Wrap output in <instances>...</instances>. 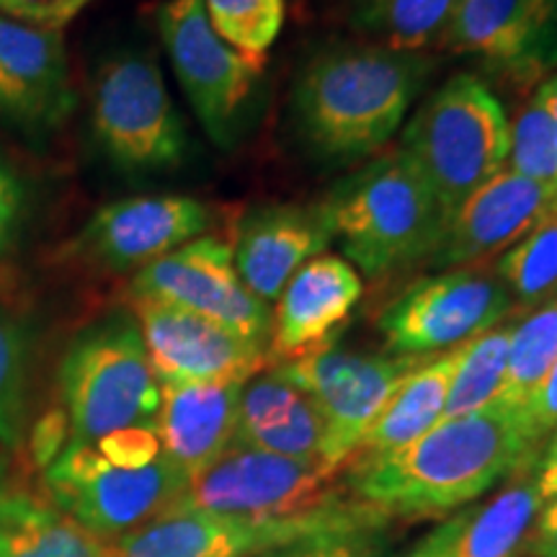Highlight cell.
<instances>
[{"label":"cell","instance_id":"12","mask_svg":"<svg viewBox=\"0 0 557 557\" xmlns=\"http://www.w3.org/2000/svg\"><path fill=\"white\" fill-rule=\"evenodd\" d=\"M338 470L233 444L194 475L181 504L209 513L248 519L299 517L338 504Z\"/></svg>","mask_w":557,"mask_h":557},{"label":"cell","instance_id":"14","mask_svg":"<svg viewBox=\"0 0 557 557\" xmlns=\"http://www.w3.org/2000/svg\"><path fill=\"white\" fill-rule=\"evenodd\" d=\"M214 214L184 194L111 201L67 243L65 253L109 274H127L201 238Z\"/></svg>","mask_w":557,"mask_h":557},{"label":"cell","instance_id":"39","mask_svg":"<svg viewBox=\"0 0 557 557\" xmlns=\"http://www.w3.org/2000/svg\"><path fill=\"white\" fill-rule=\"evenodd\" d=\"M462 517L465 513H457V517L444 521V524L434 529V532H431L429 537L423 540L408 557H451V545H455Z\"/></svg>","mask_w":557,"mask_h":557},{"label":"cell","instance_id":"19","mask_svg":"<svg viewBox=\"0 0 557 557\" xmlns=\"http://www.w3.org/2000/svg\"><path fill=\"white\" fill-rule=\"evenodd\" d=\"M333 233L323 201L250 209L235 230L233 261L240 282L261 302H276L305 263L331 246Z\"/></svg>","mask_w":557,"mask_h":557},{"label":"cell","instance_id":"28","mask_svg":"<svg viewBox=\"0 0 557 557\" xmlns=\"http://www.w3.org/2000/svg\"><path fill=\"white\" fill-rule=\"evenodd\" d=\"M496 276L513 302L537 305L557 297V209L500 253Z\"/></svg>","mask_w":557,"mask_h":557},{"label":"cell","instance_id":"32","mask_svg":"<svg viewBox=\"0 0 557 557\" xmlns=\"http://www.w3.org/2000/svg\"><path fill=\"white\" fill-rule=\"evenodd\" d=\"M256 557H387V547L380 537V529H364V532H341L299 540L292 545L267 549Z\"/></svg>","mask_w":557,"mask_h":557},{"label":"cell","instance_id":"20","mask_svg":"<svg viewBox=\"0 0 557 557\" xmlns=\"http://www.w3.org/2000/svg\"><path fill=\"white\" fill-rule=\"evenodd\" d=\"M364 292L361 276L346 259L320 253L305 263L276 297L269 351L276 359H297L329 344Z\"/></svg>","mask_w":557,"mask_h":557},{"label":"cell","instance_id":"4","mask_svg":"<svg viewBox=\"0 0 557 557\" xmlns=\"http://www.w3.org/2000/svg\"><path fill=\"white\" fill-rule=\"evenodd\" d=\"M511 122L475 75L459 73L418 107L403 127L400 152L434 191L444 214L506 169Z\"/></svg>","mask_w":557,"mask_h":557},{"label":"cell","instance_id":"23","mask_svg":"<svg viewBox=\"0 0 557 557\" xmlns=\"http://www.w3.org/2000/svg\"><path fill=\"white\" fill-rule=\"evenodd\" d=\"M0 557H111L109 542L26 493H9L0 511Z\"/></svg>","mask_w":557,"mask_h":557},{"label":"cell","instance_id":"26","mask_svg":"<svg viewBox=\"0 0 557 557\" xmlns=\"http://www.w3.org/2000/svg\"><path fill=\"white\" fill-rule=\"evenodd\" d=\"M557 361V297L513 325L506 377L493 406L519 413Z\"/></svg>","mask_w":557,"mask_h":557},{"label":"cell","instance_id":"17","mask_svg":"<svg viewBox=\"0 0 557 557\" xmlns=\"http://www.w3.org/2000/svg\"><path fill=\"white\" fill-rule=\"evenodd\" d=\"M555 209L557 191L504 169L449 214L426 263L447 271L506 253Z\"/></svg>","mask_w":557,"mask_h":557},{"label":"cell","instance_id":"18","mask_svg":"<svg viewBox=\"0 0 557 557\" xmlns=\"http://www.w3.org/2000/svg\"><path fill=\"white\" fill-rule=\"evenodd\" d=\"M75 109L62 32L0 13V116L24 132H50Z\"/></svg>","mask_w":557,"mask_h":557},{"label":"cell","instance_id":"31","mask_svg":"<svg viewBox=\"0 0 557 557\" xmlns=\"http://www.w3.org/2000/svg\"><path fill=\"white\" fill-rule=\"evenodd\" d=\"M29 336L18 318L0 310V444L16 447L24 416Z\"/></svg>","mask_w":557,"mask_h":557},{"label":"cell","instance_id":"27","mask_svg":"<svg viewBox=\"0 0 557 557\" xmlns=\"http://www.w3.org/2000/svg\"><path fill=\"white\" fill-rule=\"evenodd\" d=\"M511 331L513 325H496V329L480 333L478 338L459 346V359L449 382L442 421L478 413V410L496 403L506 377Z\"/></svg>","mask_w":557,"mask_h":557},{"label":"cell","instance_id":"42","mask_svg":"<svg viewBox=\"0 0 557 557\" xmlns=\"http://www.w3.org/2000/svg\"><path fill=\"white\" fill-rule=\"evenodd\" d=\"M9 487H5V483L3 480H0V511H3V504H5V498H9Z\"/></svg>","mask_w":557,"mask_h":557},{"label":"cell","instance_id":"24","mask_svg":"<svg viewBox=\"0 0 557 557\" xmlns=\"http://www.w3.org/2000/svg\"><path fill=\"white\" fill-rule=\"evenodd\" d=\"M542 504L534 478H527L480 511H465L451 557H519Z\"/></svg>","mask_w":557,"mask_h":557},{"label":"cell","instance_id":"13","mask_svg":"<svg viewBox=\"0 0 557 557\" xmlns=\"http://www.w3.org/2000/svg\"><path fill=\"white\" fill-rule=\"evenodd\" d=\"M129 295L197 312L243 338L267 348L271 344L274 315L269 305L248 292L235 269L233 246L214 235H201L139 269Z\"/></svg>","mask_w":557,"mask_h":557},{"label":"cell","instance_id":"2","mask_svg":"<svg viewBox=\"0 0 557 557\" xmlns=\"http://www.w3.org/2000/svg\"><path fill=\"white\" fill-rule=\"evenodd\" d=\"M434 62L382 45H338L318 52L292 88V124L312 158L348 165L398 135Z\"/></svg>","mask_w":557,"mask_h":557},{"label":"cell","instance_id":"16","mask_svg":"<svg viewBox=\"0 0 557 557\" xmlns=\"http://www.w3.org/2000/svg\"><path fill=\"white\" fill-rule=\"evenodd\" d=\"M442 41L527 86L557 67V0H459Z\"/></svg>","mask_w":557,"mask_h":557},{"label":"cell","instance_id":"7","mask_svg":"<svg viewBox=\"0 0 557 557\" xmlns=\"http://www.w3.org/2000/svg\"><path fill=\"white\" fill-rule=\"evenodd\" d=\"M94 135L114 165L129 173L178 169L189 135L152 52H120L94 83Z\"/></svg>","mask_w":557,"mask_h":557},{"label":"cell","instance_id":"34","mask_svg":"<svg viewBox=\"0 0 557 557\" xmlns=\"http://www.w3.org/2000/svg\"><path fill=\"white\" fill-rule=\"evenodd\" d=\"M116 468H145L163 455L156 429H124L94 444Z\"/></svg>","mask_w":557,"mask_h":557},{"label":"cell","instance_id":"10","mask_svg":"<svg viewBox=\"0 0 557 557\" xmlns=\"http://www.w3.org/2000/svg\"><path fill=\"white\" fill-rule=\"evenodd\" d=\"M416 364L421 361L395 354L377 357L344 351L329 341L276 369L315 406L323 421L320 457L329 468L341 470L359 449L389 395Z\"/></svg>","mask_w":557,"mask_h":557},{"label":"cell","instance_id":"37","mask_svg":"<svg viewBox=\"0 0 557 557\" xmlns=\"http://www.w3.org/2000/svg\"><path fill=\"white\" fill-rule=\"evenodd\" d=\"M524 549L534 557H557V498L542 504L534 519Z\"/></svg>","mask_w":557,"mask_h":557},{"label":"cell","instance_id":"33","mask_svg":"<svg viewBox=\"0 0 557 557\" xmlns=\"http://www.w3.org/2000/svg\"><path fill=\"white\" fill-rule=\"evenodd\" d=\"M517 418L527 444L537 455L540 444L547 436H553V431L557 429V361L545 374V380L540 382V387L534 389L532 398L527 400V406L519 410Z\"/></svg>","mask_w":557,"mask_h":557},{"label":"cell","instance_id":"9","mask_svg":"<svg viewBox=\"0 0 557 557\" xmlns=\"http://www.w3.org/2000/svg\"><path fill=\"white\" fill-rule=\"evenodd\" d=\"M158 29L173 73L207 137L220 148H233L267 58H248L230 47L209 24L205 0L163 3Z\"/></svg>","mask_w":557,"mask_h":557},{"label":"cell","instance_id":"8","mask_svg":"<svg viewBox=\"0 0 557 557\" xmlns=\"http://www.w3.org/2000/svg\"><path fill=\"white\" fill-rule=\"evenodd\" d=\"M45 483L52 506L114 542L181 500L189 478L165 455L145 468H116L94 444H67Z\"/></svg>","mask_w":557,"mask_h":557},{"label":"cell","instance_id":"11","mask_svg":"<svg viewBox=\"0 0 557 557\" xmlns=\"http://www.w3.org/2000/svg\"><path fill=\"white\" fill-rule=\"evenodd\" d=\"M511 310L513 299L498 276L447 269L410 284L387 305L377 325L389 354L421 359L496 329Z\"/></svg>","mask_w":557,"mask_h":557},{"label":"cell","instance_id":"1","mask_svg":"<svg viewBox=\"0 0 557 557\" xmlns=\"http://www.w3.org/2000/svg\"><path fill=\"white\" fill-rule=\"evenodd\" d=\"M537 465L519 418L500 406L438 421L406 447L354 459L348 485L387 517L447 513L491 491L519 468Z\"/></svg>","mask_w":557,"mask_h":557},{"label":"cell","instance_id":"21","mask_svg":"<svg viewBox=\"0 0 557 557\" xmlns=\"http://www.w3.org/2000/svg\"><path fill=\"white\" fill-rule=\"evenodd\" d=\"M246 382L230 377L160 387V449L189 480L233 447Z\"/></svg>","mask_w":557,"mask_h":557},{"label":"cell","instance_id":"38","mask_svg":"<svg viewBox=\"0 0 557 557\" xmlns=\"http://www.w3.org/2000/svg\"><path fill=\"white\" fill-rule=\"evenodd\" d=\"M21 209V186L13 173L0 163V253L9 246Z\"/></svg>","mask_w":557,"mask_h":557},{"label":"cell","instance_id":"6","mask_svg":"<svg viewBox=\"0 0 557 557\" xmlns=\"http://www.w3.org/2000/svg\"><path fill=\"white\" fill-rule=\"evenodd\" d=\"M387 513L361 500H338L299 517L248 519L209 513L176 500L148 524L109 542L111 557H256L323 534L380 529Z\"/></svg>","mask_w":557,"mask_h":557},{"label":"cell","instance_id":"15","mask_svg":"<svg viewBox=\"0 0 557 557\" xmlns=\"http://www.w3.org/2000/svg\"><path fill=\"white\" fill-rule=\"evenodd\" d=\"M132 308L160 387L230 377L250 380L269 359L267 346L197 312L143 297H132Z\"/></svg>","mask_w":557,"mask_h":557},{"label":"cell","instance_id":"22","mask_svg":"<svg viewBox=\"0 0 557 557\" xmlns=\"http://www.w3.org/2000/svg\"><path fill=\"white\" fill-rule=\"evenodd\" d=\"M465 346V344H462ZM459 359V346L451 351L436 354L434 359L416 364L395 393L389 395L385 408L374 418V423L361 438L359 449L351 459L380 457L416 442L442 421L447 406L449 382Z\"/></svg>","mask_w":557,"mask_h":557},{"label":"cell","instance_id":"3","mask_svg":"<svg viewBox=\"0 0 557 557\" xmlns=\"http://www.w3.org/2000/svg\"><path fill=\"white\" fill-rule=\"evenodd\" d=\"M323 207L333 240L367 276L429 261L447 222L434 191L400 150L367 160L341 178Z\"/></svg>","mask_w":557,"mask_h":557},{"label":"cell","instance_id":"30","mask_svg":"<svg viewBox=\"0 0 557 557\" xmlns=\"http://www.w3.org/2000/svg\"><path fill=\"white\" fill-rule=\"evenodd\" d=\"M506 169L557 191V139L553 116L540 94L529 99L527 107L519 111L517 122L511 124V148H508Z\"/></svg>","mask_w":557,"mask_h":557},{"label":"cell","instance_id":"40","mask_svg":"<svg viewBox=\"0 0 557 557\" xmlns=\"http://www.w3.org/2000/svg\"><path fill=\"white\" fill-rule=\"evenodd\" d=\"M534 485H537L542 500H555L557 498V429L549 436V444L545 455L534 465Z\"/></svg>","mask_w":557,"mask_h":557},{"label":"cell","instance_id":"41","mask_svg":"<svg viewBox=\"0 0 557 557\" xmlns=\"http://www.w3.org/2000/svg\"><path fill=\"white\" fill-rule=\"evenodd\" d=\"M537 94L542 96V101H545L549 116H553L555 139H557V73L553 75V78H547L545 83H542V86L537 88Z\"/></svg>","mask_w":557,"mask_h":557},{"label":"cell","instance_id":"35","mask_svg":"<svg viewBox=\"0 0 557 557\" xmlns=\"http://www.w3.org/2000/svg\"><path fill=\"white\" fill-rule=\"evenodd\" d=\"M94 0H0V13L21 24L62 32Z\"/></svg>","mask_w":557,"mask_h":557},{"label":"cell","instance_id":"29","mask_svg":"<svg viewBox=\"0 0 557 557\" xmlns=\"http://www.w3.org/2000/svg\"><path fill=\"white\" fill-rule=\"evenodd\" d=\"M212 29L248 58H267L282 34L287 0H205Z\"/></svg>","mask_w":557,"mask_h":557},{"label":"cell","instance_id":"36","mask_svg":"<svg viewBox=\"0 0 557 557\" xmlns=\"http://www.w3.org/2000/svg\"><path fill=\"white\" fill-rule=\"evenodd\" d=\"M67 436H70V426H67L65 413H62V410H52V413H47L37 423V429H34L32 434L34 462H37L39 468H50L54 459L62 455V449H65Z\"/></svg>","mask_w":557,"mask_h":557},{"label":"cell","instance_id":"5","mask_svg":"<svg viewBox=\"0 0 557 557\" xmlns=\"http://www.w3.org/2000/svg\"><path fill=\"white\" fill-rule=\"evenodd\" d=\"M70 444H96L124 429H156L160 385L137 320L111 315L81 333L60 364Z\"/></svg>","mask_w":557,"mask_h":557},{"label":"cell","instance_id":"25","mask_svg":"<svg viewBox=\"0 0 557 557\" xmlns=\"http://www.w3.org/2000/svg\"><path fill=\"white\" fill-rule=\"evenodd\" d=\"M459 0H351V24L377 45L421 52L447 34Z\"/></svg>","mask_w":557,"mask_h":557}]
</instances>
